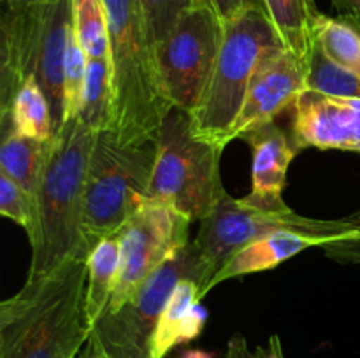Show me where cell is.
<instances>
[{
	"mask_svg": "<svg viewBox=\"0 0 360 358\" xmlns=\"http://www.w3.org/2000/svg\"><path fill=\"white\" fill-rule=\"evenodd\" d=\"M4 4H9L14 7H35V6H44V4L51 2V0H2Z\"/></svg>",
	"mask_w": 360,
	"mask_h": 358,
	"instance_id": "obj_35",
	"label": "cell"
},
{
	"mask_svg": "<svg viewBox=\"0 0 360 358\" xmlns=\"http://www.w3.org/2000/svg\"><path fill=\"white\" fill-rule=\"evenodd\" d=\"M278 230H292L333 239L343 248L348 263L360 262V213L340 220H319L301 216L290 207L278 211L259 209L245 204L243 199H234L225 193L210 216L200 221L197 237L192 241L199 253L207 283L238 249Z\"/></svg>",
	"mask_w": 360,
	"mask_h": 358,
	"instance_id": "obj_6",
	"label": "cell"
},
{
	"mask_svg": "<svg viewBox=\"0 0 360 358\" xmlns=\"http://www.w3.org/2000/svg\"><path fill=\"white\" fill-rule=\"evenodd\" d=\"M313 42L333 62L360 79V28L343 16H327L319 11L313 20Z\"/></svg>",
	"mask_w": 360,
	"mask_h": 358,
	"instance_id": "obj_21",
	"label": "cell"
},
{
	"mask_svg": "<svg viewBox=\"0 0 360 358\" xmlns=\"http://www.w3.org/2000/svg\"><path fill=\"white\" fill-rule=\"evenodd\" d=\"M109 30L111 121L123 144L155 142L171 111L139 0H102Z\"/></svg>",
	"mask_w": 360,
	"mask_h": 358,
	"instance_id": "obj_2",
	"label": "cell"
},
{
	"mask_svg": "<svg viewBox=\"0 0 360 358\" xmlns=\"http://www.w3.org/2000/svg\"><path fill=\"white\" fill-rule=\"evenodd\" d=\"M359 28H360V27H359Z\"/></svg>",
	"mask_w": 360,
	"mask_h": 358,
	"instance_id": "obj_39",
	"label": "cell"
},
{
	"mask_svg": "<svg viewBox=\"0 0 360 358\" xmlns=\"http://www.w3.org/2000/svg\"><path fill=\"white\" fill-rule=\"evenodd\" d=\"M306 91L327 97L360 98V79L329 58L313 42L306 70Z\"/></svg>",
	"mask_w": 360,
	"mask_h": 358,
	"instance_id": "obj_24",
	"label": "cell"
},
{
	"mask_svg": "<svg viewBox=\"0 0 360 358\" xmlns=\"http://www.w3.org/2000/svg\"><path fill=\"white\" fill-rule=\"evenodd\" d=\"M281 44L301 58L313 48V20L319 9L313 0H262Z\"/></svg>",
	"mask_w": 360,
	"mask_h": 358,
	"instance_id": "obj_19",
	"label": "cell"
},
{
	"mask_svg": "<svg viewBox=\"0 0 360 358\" xmlns=\"http://www.w3.org/2000/svg\"><path fill=\"white\" fill-rule=\"evenodd\" d=\"M53 139L35 140L14 132L11 119L0 133V167L35 200Z\"/></svg>",
	"mask_w": 360,
	"mask_h": 358,
	"instance_id": "obj_17",
	"label": "cell"
},
{
	"mask_svg": "<svg viewBox=\"0 0 360 358\" xmlns=\"http://www.w3.org/2000/svg\"><path fill=\"white\" fill-rule=\"evenodd\" d=\"M83 358H102V357H101V354H97V353H95V351L88 350V347H86V351H84Z\"/></svg>",
	"mask_w": 360,
	"mask_h": 358,
	"instance_id": "obj_37",
	"label": "cell"
},
{
	"mask_svg": "<svg viewBox=\"0 0 360 358\" xmlns=\"http://www.w3.org/2000/svg\"><path fill=\"white\" fill-rule=\"evenodd\" d=\"M0 216L21 225L28 239L35 232V200L0 167Z\"/></svg>",
	"mask_w": 360,
	"mask_h": 358,
	"instance_id": "obj_27",
	"label": "cell"
},
{
	"mask_svg": "<svg viewBox=\"0 0 360 358\" xmlns=\"http://www.w3.org/2000/svg\"><path fill=\"white\" fill-rule=\"evenodd\" d=\"M72 34L70 0H51L35 9V69L34 77L44 91L53 116L55 133L65 121L63 77Z\"/></svg>",
	"mask_w": 360,
	"mask_h": 358,
	"instance_id": "obj_13",
	"label": "cell"
},
{
	"mask_svg": "<svg viewBox=\"0 0 360 358\" xmlns=\"http://www.w3.org/2000/svg\"><path fill=\"white\" fill-rule=\"evenodd\" d=\"M207 309L200 304V286L193 279H181L172 290L158 318L151 340V358H165L179 344H186L202 333Z\"/></svg>",
	"mask_w": 360,
	"mask_h": 358,
	"instance_id": "obj_16",
	"label": "cell"
},
{
	"mask_svg": "<svg viewBox=\"0 0 360 358\" xmlns=\"http://www.w3.org/2000/svg\"><path fill=\"white\" fill-rule=\"evenodd\" d=\"M224 150L193 135L190 114L172 107L157 139L150 200L202 221L227 193L221 181Z\"/></svg>",
	"mask_w": 360,
	"mask_h": 358,
	"instance_id": "obj_7",
	"label": "cell"
},
{
	"mask_svg": "<svg viewBox=\"0 0 360 358\" xmlns=\"http://www.w3.org/2000/svg\"><path fill=\"white\" fill-rule=\"evenodd\" d=\"M267 347H269L271 358H285L283 346H281V339L278 336L271 337L269 344H267Z\"/></svg>",
	"mask_w": 360,
	"mask_h": 358,
	"instance_id": "obj_34",
	"label": "cell"
},
{
	"mask_svg": "<svg viewBox=\"0 0 360 358\" xmlns=\"http://www.w3.org/2000/svg\"><path fill=\"white\" fill-rule=\"evenodd\" d=\"M120 265L118 234L101 239L86 256L84 309L90 325L104 312L115 286Z\"/></svg>",
	"mask_w": 360,
	"mask_h": 358,
	"instance_id": "obj_18",
	"label": "cell"
},
{
	"mask_svg": "<svg viewBox=\"0 0 360 358\" xmlns=\"http://www.w3.org/2000/svg\"><path fill=\"white\" fill-rule=\"evenodd\" d=\"M72 34L90 60H109V30L102 0H70Z\"/></svg>",
	"mask_w": 360,
	"mask_h": 358,
	"instance_id": "obj_23",
	"label": "cell"
},
{
	"mask_svg": "<svg viewBox=\"0 0 360 358\" xmlns=\"http://www.w3.org/2000/svg\"><path fill=\"white\" fill-rule=\"evenodd\" d=\"M308 248H322L329 256H333L338 262H347L343 248L336 241L319 235L301 234V232L292 230H278L255 239L243 246L241 249L234 253L220 269L217 270L210 283L206 284L202 291V298L218 284L225 283L229 279L248 276V274L264 272L278 267L280 263L287 262L292 256L299 255Z\"/></svg>",
	"mask_w": 360,
	"mask_h": 358,
	"instance_id": "obj_14",
	"label": "cell"
},
{
	"mask_svg": "<svg viewBox=\"0 0 360 358\" xmlns=\"http://www.w3.org/2000/svg\"><path fill=\"white\" fill-rule=\"evenodd\" d=\"M11 125L16 133L35 140L48 142L55 135L49 102L34 76L25 79L14 98Z\"/></svg>",
	"mask_w": 360,
	"mask_h": 358,
	"instance_id": "obj_22",
	"label": "cell"
},
{
	"mask_svg": "<svg viewBox=\"0 0 360 358\" xmlns=\"http://www.w3.org/2000/svg\"><path fill=\"white\" fill-rule=\"evenodd\" d=\"M246 358H271L269 347H257L255 351H248Z\"/></svg>",
	"mask_w": 360,
	"mask_h": 358,
	"instance_id": "obj_36",
	"label": "cell"
},
{
	"mask_svg": "<svg viewBox=\"0 0 360 358\" xmlns=\"http://www.w3.org/2000/svg\"><path fill=\"white\" fill-rule=\"evenodd\" d=\"M221 23L218 58L199 104L190 112V125L193 135L225 150L257 63L269 49L283 44L262 9L248 7Z\"/></svg>",
	"mask_w": 360,
	"mask_h": 358,
	"instance_id": "obj_5",
	"label": "cell"
},
{
	"mask_svg": "<svg viewBox=\"0 0 360 358\" xmlns=\"http://www.w3.org/2000/svg\"><path fill=\"white\" fill-rule=\"evenodd\" d=\"M292 111L290 139L297 151L319 147L360 153V98L304 91Z\"/></svg>",
	"mask_w": 360,
	"mask_h": 358,
	"instance_id": "obj_12",
	"label": "cell"
},
{
	"mask_svg": "<svg viewBox=\"0 0 360 358\" xmlns=\"http://www.w3.org/2000/svg\"><path fill=\"white\" fill-rule=\"evenodd\" d=\"M192 221L165 204L148 200L118 232L120 265L104 312L122 307L176 249L190 242Z\"/></svg>",
	"mask_w": 360,
	"mask_h": 358,
	"instance_id": "obj_10",
	"label": "cell"
},
{
	"mask_svg": "<svg viewBox=\"0 0 360 358\" xmlns=\"http://www.w3.org/2000/svg\"><path fill=\"white\" fill-rule=\"evenodd\" d=\"M139 2L143 7L148 34H150L155 53L160 49V46L169 37L179 18L190 7L206 4L204 0H139Z\"/></svg>",
	"mask_w": 360,
	"mask_h": 358,
	"instance_id": "obj_26",
	"label": "cell"
},
{
	"mask_svg": "<svg viewBox=\"0 0 360 358\" xmlns=\"http://www.w3.org/2000/svg\"><path fill=\"white\" fill-rule=\"evenodd\" d=\"M214 13L218 14L221 21L229 20L234 14H238L239 11L248 9V7H255V9H264L262 0H204Z\"/></svg>",
	"mask_w": 360,
	"mask_h": 358,
	"instance_id": "obj_29",
	"label": "cell"
},
{
	"mask_svg": "<svg viewBox=\"0 0 360 358\" xmlns=\"http://www.w3.org/2000/svg\"><path fill=\"white\" fill-rule=\"evenodd\" d=\"M155 157L157 140L123 144L112 130L97 132L83 192L81 235L86 255L101 239L118 234L150 200Z\"/></svg>",
	"mask_w": 360,
	"mask_h": 358,
	"instance_id": "obj_4",
	"label": "cell"
},
{
	"mask_svg": "<svg viewBox=\"0 0 360 358\" xmlns=\"http://www.w3.org/2000/svg\"><path fill=\"white\" fill-rule=\"evenodd\" d=\"M0 7H2V0H0Z\"/></svg>",
	"mask_w": 360,
	"mask_h": 358,
	"instance_id": "obj_38",
	"label": "cell"
},
{
	"mask_svg": "<svg viewBox=\"0 0 360 358\" xmlns=\"http://www.w3.org/2000/svg\"><path fill=\"white\" fill-rule=\"evenodd\" d=\"M248 343L241 333H234L231 340L227 343V350H225L224 358H246L248 357Z\"/></svg>",
	"mask_w": 360,
	"mask_h": 358,
	"instance_id": "obj_32",
	"label": "cell"
},
{
	"mask_svg": "<svg viewBox=\"0 0 360 358\" xmlns=\"http://www.w3.org/2000/svg\"><path fill=\"white\" fill-rule=\"evenodd\" d=\"M178 358H214V354L200 347H188V350H183Z\"/></svg>",
	"mask_w": 360,
	"mask_h": 358,
	"instance_id": "obj_33",
	"label": "cell"
},
{
	"mask_svg": "<svg viewBox=\"0 0 360 358\" xmlns=\"http://www.w3.org/2000/svg\"><path fill=\"white\" fill-rule=\"evenodd\" d=\"M224 23L207 4L193 6L157 51L162 88L171 107L192 112L220 51Z\"/></svg>",
	"mask_w": 360,
	"mask_h": 358,
	"instance_id": "obj_9",
	"label": "cell"
},
{
	"mask_svg": "<svg viewBox=\"0 0 360 358\" xmlns=\"http://www.w3.org/2000/svg\"><path fill=\"white\" fill-rule=\"evenodd\" d=\"M306 70L308 58H301L283 46L269 49L257 63L227 142L274 123L281 112L294 107L295 100L306 91Z\"/></svg>",
	"mask_w": 360,
	"mask_h": 358,
	"instance_id": "obj_11",
	"label": "cell"
},
{
	"mask_svg": "<svg viewBox=\"0 0 360 358\" xmlns=\"http://www.w3.org/2000/svg\"><path fill=\"white\" fill-rule=\"evenodd\" d=\"M21 305H23V295L16 293L14 297L7 298V300L0 302V358H2V347H4V339H6V329L9 326V323L16 318V314L20 312Z\"/></svg>",
	"mask_w": 360,
	"mask_h": 358,
	"instance_id": "obj_30",
	"label": "cell"
},
{
	"mask_svg": "<svg viewBox=\"0 0 360 358\" xmlns=\"http://www.w3.org/2000/svg\"><path fill=\"white\" fill-rule=\"evenodd\" d=\"M79 118L94 132L109 128V121H111V70H109V60L88 58L86 81H84Z\"/></svg>",
	"mask_w": 360,
	"mask_h": 358,
	"instance_id": "obj_25",
	"label": "cell"
},
{
	"mask_svg": "<svg viewBox=\"0 0 360 358\" xmlns=\"http://www.w3.org/2000/svg\"><path fill=\"white\" fill-rule=\"evenodd\" d=\"M30 76L23 51L14 34L11 11L7 4L2 2L0 7V133L9 123L14 98L21 84Z\"/></svg>",
	"mask_w": 360,
	"mask_h": 358,
	"instance_id": "obj_20",
	"label": "cell"
},
{
	"mask_svg": "<svg viewBox=\"0 0 360 358\" xmlns=\"http://www.w3.org/2000/svg\"><path fill=\"white\" fill-rule=\"evenodd\" d=\"M253 151L252 190L243 202L267 211L288 209L283 200L287 172L297 157L290 135L276 123L252 130L241 137Z\"/></svg>",
	"mask_w": 360,
	"mask_h": 358,
	"instance_id": "obj_15",
	"label": "cell"
},
{
	"mask_svg": "<svg viewBox=\"0 0 360 358\" xmlns=\"http://www.w3.org/2000/svg\"><path fill=\"white\" fill-rule=\"evenodd\" d=\"M97 132L81 118L67 119L53 135L51 151L35 195L28 284L41 283L70 260H86L81 220L88 161Z\"/></svg>",
	"mask_w": 360,
	"mask_h": 358,
	"instance_id": "obj_1",
	"label": "cell"
},
{
	"mask_svg": "<svg viewBox=\"0 0 360 358\" xmlns=\"http://www.w3.org/2000/svg\"><path fill=\"white\" fill-rule=\"evenodd\" d=\"M86 260H70L21 288L23 305L6 329L2 358H76L91 325L84 309Z\"/></svg>",
	"mask_w": 360,
	"mask_h": 358,
	"instance_id": "obj_3",
	"label": "cell"
},
{
	"mask_svg": "<svg viewBox=\"0 0 360 358\" xmlns=\"http://www.w3.org/2000/svg\"><path fill=\"white\" fill-rule=\"evenodd\" d=\"M333 6L340 13V16L354 21L360 27V0H333Z\"/></svg>",
	"mask_w": 360,
	"mask_h": 358,
	"instance_id": "obj_31",
	"label": "cell"
},
{
	"mask_svg": "<svg viewBox=\"0 0 360 358\" xmlns=\"http://www.w3.org/2000/svg\"><path fill=\"white\" fill-rule=\"evenodd\" d=\"M186 277L197 281L200 291L207 283L199 253L192 241L176 249L155 269L136 295L122 307L98 316L91 325L88 350L102 358H151V340L162 309L176 284Z\"/></svg>",
	"mask_w": 360,
	"mask_h": 358,
	"instance_id": "obj_8",
	"label": "cell"
},
{
	"mask_svg": "<svg viewBox=\"0 0 360 358\" xmlns=\"http://www.w3.org/2000/svg\"><path fill=\"white\" fill-rule=\"evenodd\" d=\"M88 56L77 44L74 34H70L65 58V77H63V97H65V121L79 116L83 104L84 81H86Z\"/></svg>",
	"mask_w": 360,
	"mask_h": 358,
	"instance_id": "obj_28",
	"label": "cell"
}]
</instances>
